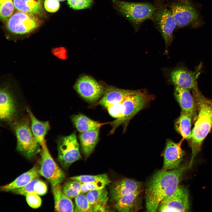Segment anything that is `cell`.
I'll return each instance as SVG.
<instances>
[{
    "label": "cell",
    "instance_id": "cell-22",
    "mask_svg": "<svg viewBox=\"0 0 212 212\" xmlns=\"http://www.w3.org/2000/svg\"><path fill=\"white\" fill-rule=\"evenodd\" d=\"M85 195L91 206L92 212L107 211L108 197L107 191L105 188L89 191Z\"/></svg>",
    "mask_w": 212,
    "mask_h": 212
},
{
    "label": "cell",
    "instance_id": "cell-1",
    "mask_svg": "<svg viewBox=\"0 0 212 212\" xmlns=\"http://www.w3.org/2000/svg\"><path fill=\"white\" fill-rule=\"evenodd\" d=\"M189 168L183 165L171 170L163 169L154 174L148 182L146 188L145 199L147 211H158L162 201L173 195L178 187L183 172Z\"/></svg>",
    "mask_w": 212,
    "mask_h": 212
},
{
    "label": "cell",
    "instance_id": "cell-23",
    "mask_svg": "<svg viewBox=\"0 0 212 212\" xmlns=\"http://www.w3.org/2000/svg\"><path fill=\"white\" fill-rule=\"evenodd\" d=\"M100 128L81 133L79 136L82 152L86 157L94 150L99 140Z\"/></svg>",
    "mask_w": 212,
    "mask_h": 212
},
{
    "label": "cell",
    "instance_id": "cell-32",
    "mask_svg": "<svg viewBox=\"0 0 212 212\" xmlns=\"http://www.w3.org/2000/svg\"><path fill=\"white\" fill-rule=\"evenodd\" d=\"M110 180L96 181L90 183H82L81 193H86L92 190L102 189L110 183Z\"/></svg>",
    "mask_w": 212,
    "mask_h": 212
},
{
    "label": "cell",
    "instance_id": "cell-14",
    "mask_svg": "<svg viewBox=\"0 0 212 212\" xmlns=\"http://www.w3.org/2000/svg\"><path fill=\"white\" fill-rule=\"evenodd\" d=\"M183 140L177 143L170 140H167L163 154V169L171 170L179 166L185 154L181 147Z\"/></svg>",
    "mask_w": 212,
    "mask_h": 212
},
{
    "label": "cell",
    "instance_id": "cell-8",
    "mask_svg": "<svg viewBox=\"0 0 212 212\" xmlns=\"http://www.w3.org/2000/svg\"><path fill=\"white\" fill-rule=\"evenodd\" d=\"M41 21L37 17L29 14L19 11L9 18L6 27L10 32L16 34L29 33L38 28Z\"/></svg>",
    "mask_w": 212,
    "mask_h": 212
},
{
    "label": "cell",
    "instance_id": "cell-13",
    "mask_svg": "<svg viewBox=\"0 0 212 212\" xmlns=\"http://www.w3.org/2000/svg\"><path fill=\"white\" fill-rule=\"evenodd\" d=\"M189 208L188 191L184 187L179 186L174 193L162 201L157 211L187 212Z\"/></svg>",
    "mask_w": 212,
    "mask_h": 212
},
{
    "label": "cell",
    "instance_id": "cell-7",
    "mask_svg": "<svg viewBox=\"0 0 212 212\" xmlns=\"http://www.w3.org/2000/svg\"><path fill=\"white\" fill-rule=\"evenodd\" d=\"M57 149L58 161L64 168L68 167L81 157L75 132L60 137L57 141Z\"/></svg>",
    "mask_w": 212,
    "mask_h": 212
},
{
    "label": "cell",
    "instance_id": "cell-16",
    "mask_svg": "<svg viewBox=\"0 0 212 212\" xmlns=\"http://www.w3.org/2000/svg\"><path fill=\"white\" fill-rule=\"evenodd\" d=\"M16 108L15 101L12 93L7 87L0 90V118L2 120L9 121L14 117Z\"/></svg>",
    "mask_w": 212,
    "mask_h": 212
},
{
    "label": "cell",
    "instance_id": "cell-11",
    "mask_svg": "<svg viewBox=\"0 0 212 212\" xmlns=\"http://www.w3.org/2000/svg\"><path fill=\"white\" fill-rule=\"evenodd\" d=\"M202 64L200 63L194 71L186 67H180L172 70L169 77L175 85L183 88L194 90L198 88L197 80L202 71Z\"/></svg>",
    "mask_w": 212,
    "mask_h": 212
},
{
    "label": "cell",
    "instance_id": "cell-37",
    "mask_svg": "<svg viewBox=\"0 0 212 212\" xmlns=\"http://www.w3.org/2000/svg\"><path fill=\"white\" fill-rule=\"evenodd\" d=\"M62 189L64 193L70 198H75L81 193L73 188L66 183L63 185Z\"/></svg>",
    "mask_w": 212,
    "mask_h": 212
},
{
    "label": "cell",
    "instance_id": "cell-9",
    "mask_svg": "<svg viewBox=\"0 0 212 212\" xmlns=\"http://www.w3.org/2000/svg\"><path fill=\"white\" fill-rule=\"evenodd\" d=\"M74 88L83 99L94 102L101 98L105 88L95 79L87 75L80 77L76 81Z\"/></svg>",
    "mask_w": 212,
    "mask_h": 212
},
{
    "label": "cell",
    "instance_id": "cell-19",
    "mask_svg": "<svg viewBox=\"0 0 212 212\" xmlns=\"http://www.w3.org/2000/svg\"><path fill=\"white\" fill-rule=\"evenodd\" d=\"M44 0H13L15 9L19 11L37 16H43L45 14Z\"/></svg>",
    "mask_w": 212,
    "mask_h": 212
},
{
    "label": "cell",
    "instance_id": "cell-31",
    "mask_svg": "<svg viewBox=\"0 0 212 212\" xmlns=\"http://www.w3.org/2000/svg\"><path fill=\"white\" fill-rule=\"evenodd\" d=\"M70 179L78 181L82 183L92 182L96 181L105 180H109L107 175L106 174H100L96 175H82L73 176Z\"/></svg>",
    "mask_w": 212,
    "mask_h": 212
},
{
    "label": "cell",
    "instance_id": "cell-2",
    "mask_svg": "<svg viewBox=\"0 0 212 212\" xmlns=\"http://www.w3.org/2000/svg\"><path fill=\"white\" fill-rule=\"evenodd\" d=\"M198 114L191 132L190 145L191 157L188 164L192 166L194 160L200 151L202 143L212 128V100L204 97L198 88L193 90Z\"/></svg>",
    "mask_w": 212,
    "mask_h": 212
},
{
    "label": "cell",
    "instance_id": "cell-12",
    "mask_svg": "<svg viewBox=\"0 0 212 212\" xmlns=\"http://www.w3.org/2000/svg\"><path fill=\"white\" fill-rule=\"evenodd\" d=\"M152 19L162 36L166 49L173 41V31L176 26L171 11L164 8L156 9Z\"/></svg>",
    "mask_w": 212,
    "mask_h": 212
},
{
    "label": "cell",
    "instance_id": "cell-18",
    "mask_svg": "<svg viewBox=\"0 0 212 212\" xmlns=\"http://www.w3.org/2000/svg\"><path fill=\"white\" fill-rule=\"evenodd\" d=\"M135 90L122 89L115 87H107L105 89L98 104L107 108L114 104L122 102L126 97Z\"/></svg>",
    "mask_w": 212,
    "mask_h": 212
},
{
    "label": "cell",
    "instance_id": "cell-25",
    "mask_svg": "<svg viewBox=\"0 0 212 212\" xmlns=\"http://www.w3.org/2000/svg\"><path fill=\"white\" fill-rule=\"evenodd\" d=\"M142 190L131 193L120 198L116 201L114 207L120 212L134 211L137 205L139 196Z\"/></svg>",
    "mask_w": 212,
    "mask_h": 212
},
{
    "label": "cell",
    "instance_id": "cell-34",
    "mask_svg": "<svg viewBox=\"0 0 212 212\" xmlns=\"http://www.w3.org/2000/svg\"><path fill=\"white\" fill-rule=\"evenodd\" d=\"M25 196L28 204L31 208H37L41 206L42 200L39 195L35 193H29Z\"/></svg>",
    "mask_w": 212,
    "mask_h": 212
},
{
    "label": "cell",
    "instance_id": "cell-24",
    "mask_svg": "<svg viewBox=\"0 0 212 212\" xmlns=\"http://www.w3.org/2000/svg\"><path fill=\"white\" fill-rule=\"evenodd\" d=\"M27 111L30 119L31 130L35 138L41 146L46 142L45 137L50 129L49 122L39 121L30 111L27 110Z\"/></svg>",
    "mask_w": 212,
    "mask_h": 212
},
{
    "label": "cell",
    "instance_id": "cell-30",
    "mask_svg": "<svg viewBox=\"0 0 212 212\" xmlns=\"http://www.w3.org/2000/svg\"><path fill=\"white\" fill-rule=\"evenodd\" d=\"M0 16L2 21L9 18L12 14L14 9L13 0H0Z\"/></svg>",
    "mask_w": 212,
    "mask_h": 212
},
{
    "label": "cell",
    "instance_id": "cell-10",
    "mask_svg": "<svg viewBox=\"0 0 212 212\" xmlns=\"http://www.w3.org/2000/svg\"><path fill=\"white\" fill-rule=\"evenodd\" d=\"M170 11L179 27L193 24L199 17L198 11L188 0H179L171 6Z\"/></svg>",
    "mask_w": 212,
    "mask_h": 212
},
{
    "label": "cell",
    "instance_id": "cell-17",
    "mask_svg": "<svg viewBox=\"0 0 212 212\" xmlns=\"http://www.w3.org/2000/svg\"><path fill=\"white\" fill-rule=\"evenodd\" d=\"M140 190H142L141 182L130 178H124L116 182L112 185L111 190V198L115 201L124 196Z\"/></svg>",
    "mask_w": 212,
    "mask_h": 212
},
{
    "label": "cell",
    "instance_id": "cell-27",
    "mask_svg": "<svg viewBox=\"0 0 212 212\" xmlns=\"http://www.w3.org/2000/svg\"><path fill=\"white\" fill-rule=\"evenodd\" d=\"M47 188L46 183L43 181L36 178L24 186L14 189L11 191L13 193L25 196L29 193H35L39 195L45 194Z\"/></svg>",
    "mask_w": 212,
    "mask_h": 212
},
{
    "label": "cell",
    "instance_id": "cell-36",
    "mask_svg": "<svg viewBox=\"0 0 212 212\" xmlns=\"http://www.w3.org/2000/svg\"><path fill=\"white\" fill-rule=\"evenodd\" d=\"M44 6L47 11L53 13L58 10L60 5L58 0H45Z\"/></svg>",
    "mask_w": 212,
    "mask_h": 212
},
{
    "label": "cell",
    "instance_id": "cell-5",
    "mask_svg": "<svg viewBox=\"0 0 212 212\" xmlns=\"http://www.w3.org/2000/svg\"><path fill=\"white\" fill-rule=\"evenodd\" d=\"M13 128L17 139L16 148L28 159L40 152L41 146L35 138L28 121L22 119L16 121Z\"/></svg>",
    "mask_w": 212,
    "mask_h": 212
},
{
    "label": "cell",
    "instance_id": "cell-15",
    "mask_svg": "<svg viewBox=\"0 0 212 212\" xmlns=\"http://www.w3.org/2000/svg\"><path fill=\"white\" fill-rule=\"evenodd\" d=\"M175 97L180 106L182 111L190 115L193 121L197 116V106L195 99L190 92L189 89L175 86Z\"/></svg>",
    "mask_w": 212,
    "mask_h": 212
},
{
    "label": "cell",
    "instance_id": "cell-4",
    "mask_svg": "<svg viewBox=\"0 0 212 212\" xmlns=\"http://www.w3.org/2000/svg\"><path fill=\"white\" fill-rule=\"evenodd\" d=\"M112 1L115 9L136 29L145 21L152 19L156 10L153 5L149 3Z\"/></svg>",
    "mask_w": 212,
    "mask_h": 212
},
{
    "label": "cell",
    "instance_id": "cell-26",
    "mask_svg": "<svg viewBox=\"0 0 212 212\" xmlns=\"http://www.w3.org/2000/svg\"><path fill=\"white\" fill-rule=\"evenodd\" d=\"M72 121L77 130L83 133L100 128L107 123H101L93 120L83 114L74 115Z\"/></svg>",
    "mask_w": 212,
    "mask_h": 212
},
{
    "label": "cell",
    "instance_id": "cell-21",
    "mask_svg": "<svg viewBox=\"0 0 212 212\" xmlns=\"http://www.w3.org/2000/svg\"><path fill=\"white\" fill-rule=\"evenodd\" d=\"M54 210L57 212H74V206L71 198L63 192L60 184L52 186Z\"/></svg>",
    "mask_w": 212,
    "mask_h": 212
},
{
    "label": "cell",
    "instance_id": "cell-28",
    "mask_svg": "<svg viewBox=\"0 0 212 212\" xmlns=\"http://www.w3.org/2000/svg\"><path fill=\"white\" fill-rule=\"evenodd\" d=\"M192 120L193 117L190 115L182 111L175 122V129L183 140L190 139L191 138Z\"/></svg>",
    "mask_w": 212,
    "mask_h": 212
},
{
    "label": "cell",
    "instance_id": "cell-38",
    "mask_svg": "<svg viewBox=\"0 0 212 212\" xmlns=\"http://www.w3.org/2000/svg\"><path fill=\"white\" fill-rule=\"evenodd\" d=\"M59 1H64L65 0H58Z\"/></svg>",
    "mask_w": 212,
    "mask_h": 212
},
{
    "label": "cell",
    "instance_id": "cell-6",
    "mask_svg": "<svg viewBox=\"0 0 212 212\" xmlns=\"http://www.w3.org/2000/svg\"><path fill=\"white\" fill-rule=\"evenodd\" d=\"M39 171L52 186L60 184L65 178L64 171L59 166L50 153L46 142L41 145Z\"/></svg>",
    "mask_w": 212,
    "mask_h": 212
},
{
    "label": "cell",
    "instance_id": "cell-20",
    "mask_svg": "<svg viewBox=\"0 0 212 212\" xmlns=\"http://www.w3.org/2000/svg\"><path fill=\"white\" fill-rule=\"evenodd\" d=\"M40 174L39 168L35 166L30 170L22 174L9 183L1 187V190L9 192L23 187L33 180L38 178Z\"/></svg>",
    "mask_w": 212,
    "mask_h": 212
},
{
    "label": "cell",
    "instance_id": "cell-35",
    "mask_svg": "<svg viewBox=\"0 0 212 212\" xmlns=\"http://www.w3.org/2000/svg\"><path fill=\"white\" fill-rule=\"evenodd\" d=\"M122 103L114 104L107 108L108 113L111 116L116 119L121 117Z\"/></svg>",
    "mask_w": 212,
    "mask_h": 212
},
{
    "label": "cell",
    "instance_id": "cell-3",
    "mask_svg": "<svg viewBox=\"0 0 212 212\" xmlns=\"http://www.w3.org/2000/svg\"><path fill=\"white\" fill-rule=\"evenodd\" d=\"M153 98L142 90H136L126 97L122 103L121 117L111 122L113 127L110 134L113 133L116 128L121 125L123 126L125 131L130 120Z\"/></svg>",
    "mask_w": 212,
    "mask_h": 212
},
{
    "label": "cell",
    "instance_id": "cell-33",
    "mask_svg": "<svg viewBox=\"0 0 212 212\" xmlns=\"http://www.w3.org/2000/svg\"><path fill=\"white\" fill-rule=\"evenodd\" d=\"M70 6L75 10H81L90 8L93 3L92 0H67Z\"/></svg>",
    "mask_w": 212,
    "mask_h": 212
},
{
    "label": "cell",
    "instance_id": "cell-29",
    "mask_svg": "<svg viewBox=\"0 0 212 212\" xmlns=\"http://www.w3.org/2000/svg\"><path fill=\"white\" fill-rule=\"evenodd\" d=\"M74 198L75 207L74 211L92 212L91 206L85 195L81 193Z\"/></svg>",
    "mask_w": 212,
    "mask_h": 212
}]
</instances>
